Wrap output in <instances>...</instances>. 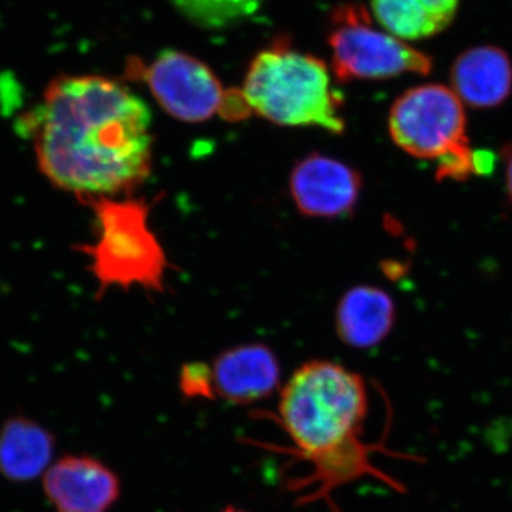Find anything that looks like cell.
Listing matches in <instances>:
<instances>
[{
  "label": "cell",
  "instance_id": "6da1fadb",
  "mask_svg": "<svg viewBox=\"0 0 512 512\" xmlns=\"http://www.w3.org/2000/svg\"><path fill=\"white\" fill-rule=\"evenodd\" d=\"M23 124L47 180L84 200L134 190L151 173V111L116 80L57 77Z\"/></svg>",
  "mask_w": 512,
  "mask_h": 512
},
{
  "label": "cell",
  "instance_id": "7a4b0ae2",
  "mask_svg": "<svg viewBox=\"0 0 512 512\" xmlns=\"http://www.w3.org/2000/svg\"><path fill=\"white\" fill-rule=\"evenodd\" d=\"M279 420L299 456L315 467L326 487H336L370 470L359 440L367 416L362 376L329 360L299 367L279 396Z\"/></svg>",
  "mask_w": 512,
  "mask_h": 512
},
{
  "label": "cell",
  "instance_id": "3957f363",
  "mask_svg": "<svg viewBox=\"0 0 512 512\" xmlns=\"http://www.w3.org/2000/svg\"><path fill=\"white\" fill-rule=\"evenodd\" d=\"M242 96L252 113L284 127H318L342 134V97L329 67L293 49L286 39L262 50L249 64Z\"/></svg>",
  "mask_w": 512,
  "mask_h": 512
},
{
  "label": "cell",
  "instance_id": "277c9868",
  "mask_svg": "<svg viewBox=\"0 0 512 512\" xmlns=\"http://www.w3.org/2000/svg\"><path fill=\"white\" fill-rule=\"evenodd\" d=\"M89 202L96 211L99 237L93 245L82 249L92 261L99 293L113 286L163 291L167 258L148 224L150 210L146 202L114 197Z\"/></svg>",
  "mask_w": 512,
  "mask_h": 512
},
{
  "label": "cell",
  "instance_id": "5b68a950",
  "mask_svg": "<svg viewBox=\"0 0 512 512\" xmlns=\"http://www.w3.org/2000/svg\"><path fill=\"white\" fill-rule=\"evenodd\" d=\"M328 43L333 73L339 82L387 80L404 73L426 76L433 67L426 53L386 30L376 29L369 12L356 3H345L333 10Z\"/></svg>",
  "mask_w": 512,
  "mask_h": 512
},
{
  "label": "cell",
  "instance_id": "8992f818",
  "mask_svg": "<svg viewBox=\"0 0 512 512\" xmlns=\"http://www.w3.org/2000/svg\"><path fill=\"white\" fill-rule=\"evenodd\" d=\"M389 133L400 150L420 160H439L468 146L463 101L441 84L413 87L390 109Z\"/></svg>",
  "mask_w": 512,
  "mask_h": 512
},
{
  "label": "cell",
  "instance_id": "52a82bcc",
  "mask_svg": "<svg viewBox=\"0 0 512 512\" xmlns=\"http://www.w3.org/2000/svg\"><path fill=\"white\" fill-rule=\"evenodd\" d=\"M128 72L147 83L165 113L184 123L210 120L227 101L228 92L210 67L177 50H163L150 64L136 60Z\"/></svg>",
  "mask_w": 512,
  "mask_h": 512
},
{
  "label": "cell",
  "instance_id": "ba28073f",
  "mask_svg": "<svg viewBox=\"0 0 512 512\" xmlns=\"http://www.w3.org/2000/svg\"><path fill=\"white\" fill-rule=\"evenodd\" d=\"M289 190L296 208L306 217L339 218L355 208L362 178L342 161L312 154L293 168Z\"/></svg>",
  "mask_w": 512,
  "mask_h": 512
},
{
  "label": "cell",
  "instance_id": "9c48e42d",
  "mask_svg": "<svg viewBox=\"0 0 512 512\" xmlns=\"http://www.w3.org/2000/svg\"><path fill=\"white\" fill-rule=\"evenodd\" d=\"M43 490L57 512H109L120 498V478L89 456H64L45 473Z\"/></svg>",
  "mask_w": 512,
  "mask_h": 512
},
{
  "label": "cell",
  "instance_id": "30bf717a",
  "mask_svg": "<svg viewBox=\"0 0 512 512\" xmlns=\"http://www.w3.org/2000/svg\"><path fill=\"white\" fill-rule=\"evenodd\" d=\"M215 397L234 404L268 399L281 382V366L271 349L259 343L237 346L211 366Z\"/></svg>",
  "mask_w": 512,
  "mask_h": 512
},
{
  "label": "cell",
  "instance_id": "8fae6325",
  "mask_svg": "<svg viewBox=\"0 0 512 512\" xmlns=\"http://www.w3.org/2000/svg\"><path fill=\"white\" fill-rule=\"evenodd\" d=\"M453 92L474 109H491L512 90L510 57L497 47H474L458 57L451 72Z\"/></svg>",
  "mask_w": 512,
  "mask_h": 512
},
{
  "label": "cell",
  "instance_id": "7c38bea8",
  "mask_svg": "<svg viewBox=\"0 0 512 512\" xmlns=\"http://www.w3.org/2000/svg\"><path fill=\"white\" fill-rule=\"evenodd\" d=\"M396 306L392 296L376 286L360 285L340 299L336 330L340 340L357 349L379 345L393 329Z\"/></svg>",
  "mask_w": 512,
  "mask_h": 512
},
{
  "label": "cell",
  "instance_id": "4fadbf2b",
  "mask_svg": "<svg viewBox=\"0 0 512 512\" xmlns=\"http://www.w3.org/2000/svg\"><path fill=\"white\" fill-rule=\"evenodd\" d=\"M55 437L28 417H12L0 430V474L13 483H28L49 470Z\"/></svg>",
  "mask_w": 512,
  "mask_h": 512
},
{
  "label": "cell",
  "instance_id": "5bb4252c",
  "mask_svg": "<svg viewBox=\"0 0 512 512\" xmlns=\"http://www.w3.org/2000/svg\"><path fill=\"white\" fill-rule=\"evenodd\" d=\"M457 8L458 0H372L379 25L403 42L441 32L450 25Z\"/></svg>",
  "mask_w": 512,
  "mask_h": 512
},
{
  "label": "cell",
  "instance_id": "9a60e30c",
  "mask_svg": "<svg viewBox=\"0 0 512 512\" xmlns=\"http://www.w3.org/2000/svg\"><path fill=\"white\" fill-rule=\"evenodd\" d=\"M185 19L202 29H224L242 22L261 8L264 0H170Z\"/></svg>",
  "mask_w": 512,
  "mask_h": 512
},
{
  "label": "cell",
  "instance_id": "2e32d148",
  "mask_svg": "<svg viewBox=\"0 0 512 512\" xmlns=\"http://www.w3.org/2000/svg\"><path fill=\"white\" fill-rule=\"evenodd\" d=\"M476 174L474 151L468 146L456 148L437 160V180L466 181Z\"/></svg>",
  "mask_w": 512,
  "mask_h": 512
},
{
  "label": "cell",
  "instance_id": "e0dca14e",
  "mask_svg": "<svg viewBox=\"0 0 512 512\" xmlns=\"http://www.w3.org/2000/svg\"><path fill=\"white\" fill-rule=\"evenodd\" d=\"M180 389L190 399H215L211 366L204 363L184 366L181 370Z\"/></svg>",
  "mask_w": 512,
  "mask_h": 512
},
{
  "label": "cell",
  "instance_id": "ac0fdd59",
  "mask_svg": "<svg viewBox=\"0 0 512 512\" xmlns=\"http://www.w3.org/2000/svg\"><path fill=\"white\" fill-rule=\"evenodd\" d=\"M503 160L505 164V185H507L508 197L512 202V144L503 148Z\"/></svg>",
  "mask_w": 512,
  "mask_h": 512
},
{
  "label": "cell",
  "instance_id": "d6986e66",
  "mask_svg": "<svg viewBox=\"0 0 512 512\" xmlns=\"http://www.w3.org/2000/svg\"><path fill=\"white\" fill-rule=\"evenodd\" d=\"M221 512H245V511L237 510V508L228 507V508H225V510H222Z\"/></svg>",
  "mask_w": 512,
  "mask_h": 512
}]
</instances>
